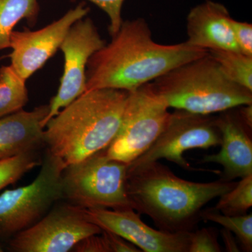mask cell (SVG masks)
Returning a JSON list of instances; mask_svg holds the SVG:
<instances>
[{
    "instance_id": "1",
    "label": "cell",
    "mask_w": 252,
    "mask_h": 252,
    "mask_svg": "<svg viewBox=\"0 0 252 252\" xmlns=\"http://www.w3.org/2000/svg\"><path fill=\"white\" fill-rule=\"evenodd\" d=\"M89 59L86 91L117 89L132 92L174 68L200 59L208 51L187 42L158 44L142 18L123 21L117 34Z\"/></svg>"
},
{
    "instance_id": "2",
    "label": "cell",
    "mask_w": 252,
    "mask_h": 252,
    "mask_svg": "<svg viewBox=\"0 0 252 252\" xmlns=\"http://www.w3.org/2000/svg\"><path fill=\"white\" fill-rule=\"evenodd\" d=\"M221 180L198 183L181 179L158 161L127 165L126 188L131 207L150 217L159 229L192 232L203 207L236 185Z\"/></svg>"
},
{
    "instance_id": "3",
    "label": "cell",
    "mask_w": 252,
    "mask_h": 252,
    "mask_svg": "<svg viewBox=\"0 0 252 252\" xmlns=\"http://www.w3.org/2000/svg\"><path fill=\"white\" fill-rule=\"evenodd\" d=\"M129 92L86 91L46 124L47 152L64 166L107 148L117 135Z\"/></svg>"
},
{
    "instance_id": "4",
    "label": "cell",
    "mask_w": 252,
    "mask_h": 252,
    "mask_svg": "<svg viewBox=\"0 0 252 252\" xmlns=\"http://www.w3.org/2000/svg\"><path fill=\"white\" fill-rule=\"evenodd\" d=\"M149 84L168 108L193 114L211 115L252 104V91L230 80L209 52Z\"/></svg>"
},
{
    "instance_id": "5",
    "label": "cell",
    "mask_w": 252,
    "mask_h": 252,
    "mask_svg": "<svg viewBox=\"0 0 252 252\" xmlns=\"http://www.w3.org/2000/svg\"><path fill=\"white\" fill-rule=\"evenodd\" d=\"M127 165L109 158L106 149L67 165L63 198L84 209H132L126 188Z\"/></svg>"
},
{
    "instance_id": "6",
    "label": "cell",
    "mask_w": 252,
    "mask_h": 252,
    "mask_svg": "<svg viewBox=\"0 0 252 252\" xmlns=\"http://www.w3.org/2000/svg\"><path fill=\"white\" fill-rule=\"evenodd\" d=\"M149 84L129 93L122 122L106 153L129 165L155 143L166 127L171 113Z\"/></svg>"
},
{
    "instance_id": "7",
    "label": "cell",
    "mask_w": 252,
    "mask_h": 252,
    "mask_svg": "<svg viewBox=\"0 0 252 252\" xmlns=\"http://www.w3.org/2000/svg\"><path fill=\"white\" fill-rule=\"evenodd\" d=\"M64 167L60 159L47 152L35 180L0 194V235H15L29 228L63 198Z\"/></svg>"
},
{
    "instance_id": "8",
    "label": "cell",
    "mask_w": 252,
    "mask_h": 252,
    "mask_svg": "<svg viewBox=\"0 0 252 252\" xmlns=\"http://www.w3.org/2000/svg\"><path fill=\"white\" fill-rule=\"evenodd\" d=\"M102 230L86 218L81 207L61 205L15 234L9 245L17 252H67L83 239Z\"/></svg>"
},
{
    "instance_id": "9",
    "label": "cell",
    "mask_w": 252,
    "mask_h": 252,
    "mask_svg": "<svg viewBox=\"0 0 252 252\" xmlns=\"http://www.w3.org/2000/svg\"><path fill=\"white\" fill-rule=\"evenodd\" d=\"M220 142L215 118L176 109L155 143L128 165L137 166L165 158L188 171L194 170L184 157L185 152L217 147Z\"/></svg>"
},
{
    "instance_id": "10",
    "label": "cell",
    "mask_w": 252,
    "mask_h": 252,
    "mask_svg": "<svg viewBox=\"0 0 252 252\" xmlns=\"http://www.w3.org/2000/svg\"><path fill=\"white\" fill-rule=\"evenodd\" d=\"M107 44L90 18L79 20L70 28L60 49L64 68L57 94L51 99L43 127L68 104L86 91V69L89 59Z\"/></svg>"
},
{
    "instance_id": "11",
    "label": "cell",
    "mask_w": 252,
    "mask_h": 252,
    "mask_svg": "<svg viewBox=\"0 0 252 252\" xmlns=\"http://www.w3.org/2000/svg\"><path fill=\"white\" fill-rule=\"evenodd\" d=\"M89 11L82 2L41 29L13 31L10 36L11 65L27 80L54 56L74 23L86 17Z\"/></svg>"
},
{
    "instance_id": "12",
    "label": "cell",
    "mask_w": 252,
    "mask_h": 252,
    "mask_svg": "<svg viewBox=\"0 0 252 252\" xmlns=\"http://www.w3.org/2000/svg\"><path fill=\"white\" fill-rule=\"evenodd\" d=\"M86 218L144 252H188L190 232L170 233L149 226L133 209H84Z\"/></svg>"
},
{
    "instance_id": "13",
    "label": "cell",
    "mask_w": 252,
    "mask_h": 252,
    "mask_svg": "<svg viewBox=\"0 0 252 252\" xmlns=\"http://www.w3.org/2000/svg\"><path fill=\"white\" fill-rule=\"evenodd\" d=\"M231 110V109H230ZM230 110L215 118L221 137L218 153L205 156L199 163H217L223 167L220 180L231 182L252 175L251 132Z\"/></svg>"
},
{
    "instance_id": "14",
    "label": "cell",
    "mask_w": 252,
    "mask_h": 252,
    "mask_svg": "<svg viewBox=\"0 0 252 252\" xmlns=\"http://www.w3.org/2000/svg\"><path fill=\"white\" fill-rule=\"evenodd\" d=\"M224 5L206 0L192 8L187 18L189 45L207 51H239Z\"/></svg>"
},
{
    "instance_id": "15",
    "label": "cell",
    "mask_w": 252,
    "mask_h": 252,
    "mask_svg": "<svg viewBox=\"0 0 252 252\" xmlns=\"http://www.w3.org/2000/svg\"><path fill=\"white\" fill-rule=\"evenodd\" d=\"M49 104L0 118V159L35 151L44 144L43 122Z\"/></svg>"
},
{
    "instance_id": "16",
    "label": "cell",
    "mask_w": 252,
    "mask_h": 252,
    "mask_svg": "<svg viewBox=\"0 0 252 252\" xmlns=\"http://www.w3.org/2000/svg\"><path fill=\"white\" fill-rule=\"evenodd\" d=\"M38 0H0V51L10 47V36L15 26L26 19L34 26L39 14Z\"/></svg>"
},
{
    "instance_id": "17",
    "label": "cell",
    "mask_w": 252,
    "mask_h": 252,
    "mask_svg": "<svg viewBox=\"0 0 252 252\" xmlns=\"http://www.w3.org/2000/svg\"><path fill=\"white\" fill-rule=\"evenodd\" d=\"M28 101L26 79L11 64L0 67V118L23 109Z\"/></svg>"
},
{
    "instance_id": "18",
    "label": "cell",
    "mask_w": 252,
    "mask_h": 252,
    "mask_svg": "<svg viewBox=\"0 0 252 252\" xmlns=\"http://www.w3.org/2000/svg\"><path fill=\"white\" fill-rule=\"evenodd\" d=\"M208 52L230 80L252 91V56L229 50Z\"/></svg>"
},
{
    "instance_id": "19",
    "label": "cell",
    "mask_w": 252,
    "mask_h": 252,
    "mask_svg": "<svg viewBox=\"0 0 252 252\" xmlns=\"http://www.w3.org/2000/svg\"><path fill=\"white\" fill-rule=\"evenodd\" d=\"M201 220L215 222L235 235L243 251H252V215L228 216L223 215L215 207L202 210Z\"/></svg>"
},
{
    "instance_id": "20",
    "label": "cell",
    "mask_w": 252,
    "mask_h": 252,
    "mask_svg": "<svg viewBox=\"0 0 252 252\" xmlns=\"http://www.w3.org/2000/svg\"><path fill=\"white\" fill-rule=\"evenodd\" d=\"M252 206V175L241 178L229 191L220 195L215 208L223 215L240 216L246 215Z\"/></svg>"
},
{
    "instance_id": "21",
    "label": "cell",
    "mask_w": 252,
    "mask_h": 252,
    "mask_svg": "<svg viewBox=\"0 0 252 252\" xmlns=\"http://www.w3.org/2000/svg\"><path fill=\"white\" fill-rule=\"evenodd\" d=\"M41 163L35 151L0 159V190Z\"/></svg>"
},
{
    "instance_id": "22",
    "label": "cell",
    "mask_w": 252,
    "mask_h": 252,
    "mask_svg": "<svg viewBox=\"0 0 252 252\" xmlns=\"http://www.w3.org/2000/svg\"><path fill=\"white\" fill-rule=\"evenodd\" d=\"M218 233L213 228H203L192 231L189 235L188 252H221Z\"/></svg>"
},
{
    "instance_id": "23",
    "label": "cell",
    "mask_w": 252,
    "mask_h": 252,
    "mask_svg": "<svg viewBox=\"0 0 252 252\" xmlns=\"http://www.w3.org/2000/svg\"><path fill=\"white\" fill-rule=\"evenodd\" d=\"M94 3L107 15L109 19L110 36L117 34L123 23L122 12L125 0H88Z\"/></svg>"
},
{
    "instance_id": "24",
    "label": "cell",
    "mask_w": 252,
    "mask_h": 252,
    "mask_svg": "<svg viewBox=\"0 0 252 252\" xmlns=\"http://www.w3.org/2000/svg\"><path fill=\"white\" fill-rule=\"evenodd\" d=\"M230 26L239 51L243 54L252 56V25L241 22L231 18Z\"/></svg>"
},
{
    "instance_id": "25",
    "label": "cell",
    "mask_w": 252,
    "mask_h": 252,
    "mask_svg": "<svg viewBox=\"0 0 252 252\" xmlns=\"http://www.w3.org/2000/svg\"><path fill=\"white\" fill-rule=\"evenodd\" d=\"M72 250L76 252H111L108 240L103 230L99 234L83 239Z\"/></svg>"
},
{
    "instance_id": "26",
    "label": "cell",
    "mask_w": 252,
    "mask_h": 252,
    "mask_svg": "<svg viewBox=\"0 0 252 252\" xmlns=\"http://www.w3.org/2000/svg\"><path fill=\"white\" fill-rule=\"evenodd\" d=\"M102 230L108 240L111 252H141V250H139L133 244L127 241L119 235L113 233L112 232L107 231V230Z\"/></svg>"
},
{
    "instance_id": "27",
    "label": "cell",
    "mask_w": 252,
    "mask_h": 252,
    "mask_svg": "<svg viewBox=\"0 0 252 252\" xmlns=\"http://www.w3.org/2000/svg\"><path fill=\"white\" fill-rule=\"evenodd\" d=\"M221 235L222 240L225 248V251L228 252H240L239 248L238 240L233 235V233L226 228H223L220 231Z\"/></svg>"
},
{
    "instance_id": "28",
    "label": "cell",
    "mask_w": 252,
    "mask_h": 252,
    "mask_svg": "<svg viewBox=\"0 0 252 252\" xmlns=\"http://www.w3.org/2000/svg\"><path fill=\"white\" fill-rule=\"evenodd\" d=\"M237 114L247 128L252 131V104L240 106Z\"/></svg>"
},
{
    "instance_id": "29",
    "label": "cell",
    "mask_w": 252,
    "mask_h": 252,
    "mask_svg": "<svg viewBox=\"0 0 252 252\" xmlns=\"http://www.w3.org/2000/svg\"><path fill=\"white\" fill-rule=\"evenodd\" d=\"M3 252V248L1 246V245H0V252Z\"/></svg>"
}]
</instances>
